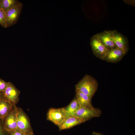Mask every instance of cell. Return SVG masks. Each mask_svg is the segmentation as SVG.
Listing matches in <instances>:
<instances>
[{
  "mask_svg": "<svg viewBox=\"0 0 135 135\" xmlns=\"http://www.w3.org/2000/svg\"><path fill=\"white\" fill-rule=\"evenodd\" d=\"M75 90L87 95L92 100L98 87L96 79L91 76L86 74L75 85Z\"/></svg>",
  "mask_w": 135,
  "mask_h": 135,
  "instance_id": "6da1fadb",
  "label": "cell"
},
{
  "mask_svg": "<svg viewBox=\"0 0 135 135\" xmlns=\"http://www.w3.org/2000/svg\"><path fill=\"white\" fill-rule=\"evenodd\" d=\"M102 113L99 108L92 107L80 106L72 114L84 122L92 118L100 116Z\"/></svg>",
  "mask_w": 135,
  "mask_h": 135,
  "instance_id": "7a4b0ae2",
  "label": "cell"
},
{
  "mask_svg": "<svg viewBox=\"0 0 135 135\" xmlns=\"http://www.w3.org/2000/svg\"><path fill=\"white\" fill-rule=\"evenodd\" d=\"M17 118V129L25 135L32 132L28 119L23 110L16 107Z\"/></svg>",
  "mask_w": 135,
  "mask_h": 135,
  "instance_id": "3957f363",
  "label": "cell"
},
{
  "mask_svg": "<svg viewBox=\"0 0 135 135\" xmlns=\"http://www.w3.org/2000/svg\"><path fill=\"white\" fill-rule=\"evenodd\" d=\"M90 44L94 54L97 57L104 60L108 50L100 41L98 34L90 38Z\"/></svg>",
  "mask_w": 135,
  "mask_h": 135,
  "instance_id": "277c9868",
  "label": "cell"
},
{
  "mask_svg": "<svg viewBox=\"0 0 135 135\" xmlns=\"http://www.w3.org/2000/svg\"><path fill=\"white\" fill-rule=\"evenodd\" d=\"M4 128L5 132L10 133L17 129V118L16 106L10 112L3 120Z\"/></svg>",
  "mask_w": 135,
  "mask_h": 135,
  "instance_id": "5b68a950",
  "label": "cell"
},
{
  "mask_svg": "<svg viewBox=\"0 0 135 135\" xmlns=\"http://www.w3.org/2000/svg\"><path fill=\"white\" fill-rule=\"evenodd\" d=\"M20 92L10 82H8L6 88L3 92L4 99L15 105L19 100Z\"/></svg>",
  "mask_w": 135,
  "mask_h": 135,
  "instance_id": "8992f818",
  "label": "cell"
},
{
  "mask_svg": "<svg viewBox=\"0 0 135 135\" xmlns=\"http://www.w3.org/2000/svg\"><path fill=\"white\" fill-rule=\"evenodd\" d=\"M66 118L64 108H50L47 114L48 120L52 122L58 126Z\"/></svg>",
  "mask_w": 135,
  "mask_h": 135,
  "instance_id": "52a82bcc",
  "label": "cell"
},
{
  "mask_svg": "<svg viewBox=\"0 0 135 135\" xmlns=\"http://www.w3.org/2000/svg\"><path fill=\"white\" fill-rule=\"evenodd\" d=\"M110 32L112 39L116 46L126 55L129 50L127 38L116 30H110Z\"/></svg>",
  "mask_w": 135,
  "mask_h": 135,
  "instance_id": "ba28073f",
  "label": "cell"
},
{
  "mask_svg": "<svg viewBox=\"0 0 135 135\" xmlns=\"http://www.w3.org/2000/svg\"><path fill=\"white\" fill-rule=\"evenodd\" d=\"M23 5L21 3L18 5L5 12L7 28L17 22L22 10Z\"/></svg>",
  "mask_w": 135,
  "mask_h": 135,
  "instance_id": "9c48e42d",
  "label": "cell"
},
{
  "mask_svg": "<svg viewBox=\"0 0 135 135\" xmlns=\"http://www.w3.org/2000/svg\"><path fill=\"white\" fill-rule=\"evenodd\" d=\"M125 54L123 51L117 48L108 50L104 60L111 63H116L120 61Z\"/></svg>",
  "mask_w": 135,
  "mask_h": 135,
  "instance_id": "30bf717a",
  "label": "cell"
},
{
  "mask_svg": "<svg viewBox=\"0 0 135 135\" xmlns=\"http://www.w3.org/2000/svg\"><path fill=\"white\" fill-rule=\"evenodd\" d=\"M97 34L101 42L108 50L117 48L111 37L110 30H104Z\"/></svg>",
  "mask_w": 135,
  "mask_h": 135,
  "instance_id": "8fae6325",
  "label": "cell"
},
{
  "mask_svg": "<svg viewBox=\"0 0 135 135\" xmlns=\"http://www.w3.org/2000/svg\"><path fill=\"white\" fill-rule=\"evenodd\" d=\"M84 122L80 119L72 115L66 117L58 127L61 130L70 128Z\"/></svg>",
  "mask_w": 135,
  "mask_h": 135,
  "instance_id": "7c38bea8",
  "label": "cell"
},
{
  "mask_svg": "<svg viewBox=\"0 0 135 135\" xmlns=\"http://www.w3.org/2000/svg\"><path fill=\"white\" fill-rule=\"evenodd\" d=\"M13 107L14 105L4 99L0 100V118L3 121Z\"/></svg>",
  "mask_w": 135,
  "mask_h": 135,
  "instance_id": "4fadbf2b",
  "label": "cell"
},
{
  "mask_svg": "<svg viewBox=\"0 0 135 135\" xmlns=\"http://www.w3.org/2000/svg\"><path fill=\"white\" fill-rule=\"evenodd\" d=\"M76 97L78 103L81 106L93 107L91 99L87 95L78 91H76Z\"/></svg>",
  "mask_w": 135,
  "mask_h": 135,
  "instance_id": "5bb4252c",
  "label": "cell"
},
{
  "mask_svg": "<svg viewBox=\"0 0 135 135\" xmlns=\"http://www.w3.org/2000/svg\"><path fill=\"white\" fill-rule=\"evenodd\" d=\"M80 106L75 96L72 102L66 107H64L66 118L72 116L73 113Z\"/></svg>",
  "mask_w": 135,
  "mask_h": 135,
  "instance_id": "9a60e30c",
  "label": "cell"
},
{
  "mask_svg": "<svg viewBox=\"0 0 135 135\" xmlns=\"http://www.w3.org/2000/svg\"><path fill=\"white\" fill-rule=\"evenodd\" d=\"M21 3L18 0H2L0 8L3 9L6 12Z\"/></svg>",
  "mask_w": 135,
  "mask_h": 135,
  "instance_id": "2e32d148",
  "label": "cell"
},
{
  "mask_svg": "<svg viewBox=\"0 0 135 135\" xmlns=\"http://www.w3.org/2000/svg\"><path fill=\"white\" fill-rule=\"evenodd\" d=\"M0 25L4 28H7L6 12L2 8H0Z\"/></svg>",
  "mask_w": 135,
  "mask_h": 135,
  "instance_id": "e0dca14e",
  "label": "cell"
},
{
  "mask_svg": "<svg viewBox=\"0 0 135 135\" xmlns=\"http://www.w3.org/2000/svg\"><path fill=\"white\" fill-rule=\"evenodd\" d=\"M7 82L0 78V92H4L7 86Z\"/></svg>",
  "mask_w": 135,
  "mask_h": 135,
  "instance_id": "ac0fdd59",
  "label": "cell"
},
{
  "mask_svg": "<svg viewBox=\"0 0 135 135\" xmlns=\"http://www.w3.org/2000/svg\"><path fill=\"white\" fill-rule=\"evenodd\" d=\"M3 121L0 118V135H5L4 131V128L3 123L2 124V121Z\"/></svg>",
  "mask_w": 135,
  "mask_h": 135,
  "instance_id": "d6986e66",
  "label": "cell"
},
{
  "mask_svg": "<svg viewBox=\"0 0 135 135\" xmlns=\"http://www.w3.org/2000/svg\"><path fill=\"white\" fill-rule=\"evenodd\" d=\"M10 135H26L18 129L10 133Z\"/></svg>",
  "mask_w": 135,
  "mask_h": 135,
  "instance_id": "ffe728a7",
  "label": "cell"
},
{
  "mask_svg": "<svg viewBox=\"0 0 135 135\" xmlns=\"http://www.w3.org/2000/svg\"><path fill=\"white\" fill-rule=\"evenodd\" d=\"M91 135H103L102 134L97 132H93L92 134Z\"/></svg>",
  "mask_w": 135,
  "mask_h": 135,
  "instance_id": "44dd1931",
  "label": "cell"
},
{
  "mask_svg": "<svg viewBox=\"0 0 135 135\" xmlns=\"http://www.w3.org/2000/svg\"><path fill=\"white\" fill-rule=\"evenodd\" d=\"M2 99H4L3 92H0V100Z\"/></svg>",
  "mask_w": 135,
  "mask_h": 135,
  "instance_id": "7402d4cb",
  "label": "cell"
},
{
  "mask_svg": "<svg viewBox=\"0 0 135 135\" xmlns=\"http://www.w3.org/2000/svg\"><path fill=\"white\" fill-rule=\"evenodd\" d=\"M26 135H34V134L32 132Z\"/></svg>",
  "mask_w": 135,
  "mask_h": 135,
  "instance_id": "603a6c76",
  "label": "cell"
},
{
  "mask_svg": "<svg viewBox=\"0 0 135 135\" xmlns=\"http://www.w3.org/2000/svg\"><path fill=\"white\" fill-rule=\"evenodd\" d=\"M2 2V0H0V5L1 4V3Z\"/></svg>",
  "mask_w": 135,
  "mask_h": 135,
  "instance_id": "cb8c5ba5",
  "label": "cell"
}]
</instances>
